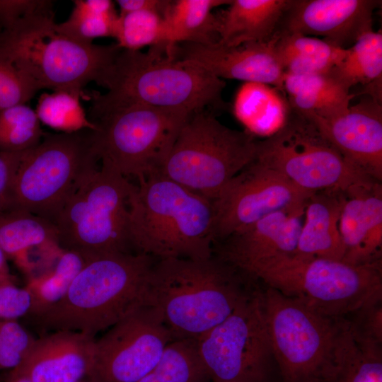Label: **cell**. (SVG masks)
Segmentation results:
<instances>
[{
    "label": "cell",
    "instance_id": "1",
    "mask_svg": "<svg viewBox=\"0 0 382 382\" xmlns=\"http://www.w3.org/2000/svg\"><path fill=\"white\" fill-rule=\"evenodd\" d=\"M245 276L214 255L202 260L157 259L145 303L158 311L173 340H196L228 318L253 291Z\"/></svg>",
    "mask_w": 382,
    "mask_h": 382
},
{
    "label": "cell",
    "instance_id": "2",
    "mask_svg": "<svg viewBox=\"0 0 382 382\" xmlns=\"http://www.w3.org/2000/svg\"><path fill=\"white\" fill-rule=\"evenodd\" d=\"M226 84L192 61L175 56L166 45L146 52L121 49L104 81L105 93L93 92L91 106L141 105L195 112L226 106Z\"/></svg>",
    "mask_w": 382,
    "mask_h": 382
},
{
    "label": "cell",
    "instance_id": "3",
    "mask_svg": "<svg viewBox=\"0 0 382 382\" xmlns=\"http://www.w3.org/2000/svg\"><path fill=\"white\" fill-rule=\"evenodd\" d=\"M52 4L41 1L0 33V55L28 76L39 90L66 91L85 97L94 81L103 86L119 52L117 43L85 44L62 33Z\"/></svg>",
    "mask_w": 382,
    "mask_h": 382
},
{
    "label": "cell",
    "instance_id": "4",
    "mask_svg": "<svg viewBox=\"0 0 382 382\" xmlns=\"http://www.w3.org/2000/svg\"><path fill=\"white\" fill-rule=\"evenodd\" d=\"M133 184L129 197L131 243L156 259H207L213 255L212 201L160 173Z\"/></svg>",
    "mask_w": 382,
    "mask_h": 382
},
{
    "label": "cell",
    "instance_id": "5",
    "mask_svg": "<svg viewBox=\"0 0 382 382\" xmlns=\"http://www.w3.org/2000/svg\"><path fill=\"white\" fill-rule=\"evenodd\" d=\"M262 294L272 357L284 382H337L357 346L355 325L267 287Z\"/></svg>",
    "mask_w": 382,
    "mask_h": 382
},
{
    "label": "cell",
    "instance_id": "6",
    "mask_svg": "<svg viewBox=\"0 0 382 382\" xmlns=\"http://www.w3.org/2000/svg\"><path fill=\"white\" fill-rule=\"evenodd\" d=\"M156 260L142 253L89 260L59 302L40 315L28 317L30 324L42 335L71 330L95 337L145 303Z\"/></svg>",
    "mask_w": 382,
    "mask_h": 382
},
{
    "label": "cell",
    "instance_id": "7",
    "mask_svg": "<svg viewBox=\"0 0 382 382\" xmlns=\"http://www.w3.org/2000/svg\"><path fill=\"white\" fill-rule=\"evenodd\" d=\"M248 276L332 317L345 318L369 308L382 295L381 260L351 264L292 254L263 262Z\"/></svg>",
    "mask_w": 382,
    "mask_h": 382
},
{
    "label": "cell",
    "instance_id": "8",
    "mask_svg": "<svg viewBox=\"0 0 382 382\" xmlns=\"http://www.w3.org/2000/svg\"><path fill=\"white\" fill-rule=\"evenodd\" d=\"M133 184L101 162L54 218L59 246L87 262L103 255L137 253L130 238L129 197Z\"/></svg>",
    "mask_w": 382,
    "mask_h": 382
},
{
    "label": "cell",
    "instance_id": "9",
    "mask_svg": "<svg viewBox=\"0 0 382 382\" xmlns=\"http://www.w3.org/2000/svg\"><path fill=\"white\" fill-rule=\"evenodd\" d=\"M259 140L220 122L207 110L180 128L160 173L210 200L257 156Z\"/></svg>",
    "mask_w": 382,
    "mask_h": 382
},
{
    "label": "cell",
    "instance_id": "10",
    "mask_svg": "<svg viewBox=\"0 0 382 382\" xmlns=\"http://www.w3.org/2000/svg\"><path fill=\"white\" fill-rule=\"evenodd\" d=\"M141 105L90 106L93 146L100 162L137 180L159 173L191 114Z\"/></svg>",
    "mask_w": 382,
    "mask_h": 382
},
{
    "label": "cell",
    "instance_id": "11",
    "mask_svg": "<svg viewBox=\"0 0 382 382\" xmlns=\"http://www.w3.org/2000/svg\"><path fill=\"white\" fill-rule=\"evenodd\" d=\"M93 132H45L40 142L23 154L12 180L9 209L52 222L84 178L98 168Z\"/></svg>",
    "mask_w": 382,
    "mask_h": 382
},
{
    "label": "cell",
    "instance_id": "12",
    "mask_svg": "<svg viewBox=\"0 0 382 382\" xmlns=\"http://www.w3.org/2000/svg\"><path fill=\"white\" fill-rule=\"evenodd\" d=\"M256 159L312 193H347L379 183L347 160L312 120L292 108L279 131L259 141Z\"/></svg>",
    "mask_w": 382,
    "mask_h": 382
},
{
    "label": "cell",
    "instance_id": "13",
    "mask_svg": "<svg viewBox=\"0 0 382 382\" xmlns=\"http://www.w3.org/2000/svg\"><path fill=\"white\" fill-rule=\"evenodd\" d=\"M195 341L211 382H267L273 357L261 291L253 290L228 318Z\"/></svg>",
    "mask_w": 382,
    "mask_h": 382
},
{
    "label": "cell",
    "instance_id": "14",
    "mask_svg": "<svg viewBox=\"0 0 382 382\" xmlns=\"http://www.w3.org/2000/svg\"><path fill=\"white\" fill-rule=\"evenodd\" d=\"M173 340L158 311L144 303L96 339L88 381L137 382Z\"/></svg>",
    "mask_w": 382,
    "mask_h": 382
},
{
    "label": "cell",
    "instance_id": "15",
    "mask_svg": "<svg viewBox=\"0 0 382 382\" xmlns=\"http://www.w3.org/2000/svg\"><path fill=\"white\" fill-rule=\"evenodd\" d=\"M314 193L304 191L255 159L212 201L214 243L276 212L304 209Z\"/></svg>",
    "mask_w": 382,
    "mask_h": 382
},
{
    "label": "cell",
    "instance_id": "16",
    "mask_svg": "<svg viewBox=\"0 0 382 382\" xmlns=\"http://www.w3.org/2000/svg\"><path fill=\"white\" fill-rule=\"evenodd\" d=\"M376 0H289L277 31L323 37L342 48L373 30Z\"/></svg>",
    "mask_w": 382,
    "mask_h": 382
},
{
    "label": "cell",
    "instance_id": "17",
    "mask_svg": "<svg viewBox=\"0 0 382 382\" xmlns=\"http://www.w3.org/2000/svg\"><path fill=\"white\" fill-rule=\"evenodd\" d=\"M302 115L314 122L347 160L373 180L381 181V100L367 94L345 112L329 119Z\"/></svg>",
    "mask_w": 382,
    "mask_h": 382
},
{
    "label": "cell",
    "instance_id": "18",
    "mask_svg": "<svg viewBox=\"0 0 382 382\" xmlns=\"http://www.w3.org/2000/svg\"><path fill=\"white\" fill-rule=\"evenodd\" d=\"M304 209L272 213L215 243L213 255L246 275L257 265L295 252Z\"/></svg>",
    "mask_w": 382,
    "mask_h": 382
},
{
    "label": "cell",
    "instance_id": "19",
    "mask_svg": "<svg viewBox=\"0 0 382 382\" xmlns=\"http://www.w3.org/2000/svg\"><path fill=\"white\" fill-rule=\"evenodd\" d=\"M277 33L267 42L228 47L218 43L176 45L178 58L197 63L216 77L265 83L283 92L284 72L275 51Z\"/></svg>",
    "mask_w": 382,
    "mask_h": 382
},
{
    "label": "cell",
    "instance_id": "20",
    "mask_svg": "<svg viewBox=\"0 0 382 382\" xmlns=\"http://www.w3.org/2000/svg\"><path fill=\"white\" fill-rule=\"evenodd\" d=\"M95 341L93 336L71 330L41 335L14 369L32 382H79L91 369Z\"/></svg>",
    "mask_w": 382,
    "mask_h": 382
},
{
    "label": "cell",
    "instance_id": "21",
    "mask_svg": "<svg viewBox=\"0 0 382 382\" xmlns=\"http://www.w3.org/2000/svg\"><path fill=\"white\" fill-rule=\"evenodd\" d=\"M346 195L339 224L345 248L343 261L364 264L381 260V183L356 187Z\"/></svg>",
    "mask_w": 382,
    "mask_h": 382
},
{
    "label": "cell",
    "instance_id": "22",
    "mask_svg": "<svg viewBox=\"0 0 382 382\" xmlns=\"http://www.w3.org/2000/svg\"><path fill=\"white\" fill-rule=\"evenodd\" d=\"M346 195L338 190H323L310 197L294 255L344 260L345 248L339 224Z\"/></svg>",
    "mask_w": 382,
    "mask_h": 382
},
{
    "label": "cell",
    "instance_id": "23",
    "mask_svg": "<svg viewBox=\"0 0 382 382\" xmlns=\"http://www.w3.org/2000/svg\"><path fill=\"white\" fill-rule=\"evenodd\" d=\"M289 0H231L218 18V42L228 47L270 40Z\"/></svg>",
    "mask_w": 382,
    "mask_h": 382
},
{
    "label": "cell",
    "instance_id": "24",
    "mask_svg": "<svg viewBox=\"0 0 382 382\" xmlns=\"http://www.w3.org/2000/svg\"><path fill=\"white\" fill-rule=\"evenodd\" d=\"M283 92L291 108L302 114L329 119L347 110L355 96L328 74H285Z\"/></svg>",
    "mask_w": 382,
    "mask_h": 382
},
{
    "label": "cell",
    "instance_id": "25",
    "mask_svg": "<svg viewBox=\"0 0 382 382\" xmlns=\"http://www.w3.org/2000/svg\"><path fill=\"white\" fill-rule=\"evenodd\" d=\"M282 93L265 83L243 82L235 95L233 115L248 132L268 137L285 125L291 111Z\"/></svg>",
    "mask_w": 382,
    "mask_h": 382
},
{
    "label": "cell",
    "instance_id": "26",
    "mask_svg": "<svg viewBox=\"0 0 382 382\" xmlns=\"http://www.w3.org/2000/svg\"><path fill=\"white\" fill-rule=\"evenodd\" d=\"M59 245L54 224L21 209L0 213V247L19 268L35 250Z\"/></svg>",
    "mask_w": 382,
    "mask_h": 382
},
{
    "label": "cell",
    "instance_id": "27",
    "mask_svg": "<svg viewBox=\"0 0 382 382\" xmlns=\"http://www.w3.org/2000/svg\"><path fill=\"white\" fill-rule=\"evenodd\" d=\"M275 51L285 74H328L343 59L347 48L317 37L277 31Z\"/></svg>",
    "mask_w": 382,
    "mask_h": 382
},
{
    "label": "cell",
    "instance_id": "28",
    "mask_svg": "<svg viewBox=\"0 0 382 382\" xmlns=\"http://www.w3.org/2000/svg\"><path fill=\"white\" fill-rule=\"evenodd\" d=\"M328 74L349 91L357 84L366 85L370 86L366 94L381 98V32L373 30L361 35Z\"/></svg>",
    "mask_w": 382,
    "mask_h": 382
},
{
    "label": "cell",
    "instance_id": "29",
    "mask_svg": "<svg viewBox=\"0 0 382 382\" xmlns=\"http://www.w3.org/2000/svg\"><path fill=\"white\" fill-rule=\"evenodd\" d=\"M230 0H177L165 14L172 45H212L218 42V18L214 8Z\"/></svg>",
    "mask_w": 382,
    "mask_h": 382
},
{
    "label": "cell",
    "instance_id": "30",
    "mask_svg": "<svg viewBox=\"0 0 382 382\" xmlns=\"http://www.w3.org/2000/svg\"><path fill=\"white\" fill-rule=\"evenodd\" d=\"M86 262L79 253L62 249L54 265L28 278L25 287L31 295L32 303L26 317L40 315L59 302Z\"/></svg>",
    "mask_w": 382,
    "mask_h": 382
},
{
    "label": "cell",
    "instance_id": "31",
    "mask_svg": "<svg viewBox=\"0 0 382 382\" xmlns=\"http://www.w3.org/2000/svg\"><path fill=\"white\" fill-rule=\"evenodd\" d=\"M69 18L57 23L66 36L85 44L98 37H115L119 18L115 4L110 0H74Z\"/></svg>",
    "mask_w": 382,
    "mask_h": 382
},
{
    "label": "cell",
    "instance_id": "32",
    "mask_svg": "<svg viewBox=\"0 0 382 382\" xmlns=\"http://www.w3.org/2000/svg\"><path fill=\"white\" fill-rule=\"evenodd\" d=\"M137 382H211L195 340H175L166 347L158 364Z\"/></svg>",
    "mask_w": 382,
    "mask_h": 382
},
{
    "label": "cell",
    "instance_id": "33",
    "mask_svg": "<svg viewBox=\"0 0 382 382\" xmlns=\"http://www.w3.org/2000/svg\"><path fill=\"white\" fill-rule=\"evenodd\" d=\"M115 38L120 48L132 51L146 46H175L170 42L165 13L153 10L119 13Z\"/></svg>",
    "mask_w": 382,
    "mask_h": 382
},
{
    "label": "cell",
    "instance_id": "34",
    "mask_svg": "<svg viewBox=\"0 0 382 382\" xmlns=\"http://www.w3.org/2000/svg\"><path fill=\"white\" fill-rule=\"evenodd\" d=\"M76 93L56 91L44 93L37 100L35 112L40 122L64 133L97 129L86 115Z\"/></svg>",
    "mask_w": 382,
    "mask_h": 382
},
{
    "label": "cell",
    "instance_id": "35",
    "mask_svg": "<svg viewBox=\"0 0 382 382\" xmlns=\"http://www.w3.org/2000/svg\"><path fill=\"white\" fill-rule=\"evenodd\" d=\"M45 132L34 110L19 104L0 110V151L16 153L37 146Z\"/></svg>",
    "mask_w": 382,
    "mask_h": 382
},
{
    "label": "cell",
    "instance_id": "36",
    "mask_svg": "<svg viewBox=\"0 0 382 382\" xmlns=\"http://www.w3.org/2000/svg\"><path fill=\"white\" fill-rule=\"evenodd\" d=\"M356 348L337 382H382V357L379 342L357 329Z\"/></svg>",
    "mask_w": 382,
    "mask_h": 382
},
{
    "label": "cell",
    "instance_id": "37",
    "mask_svg": "<svg viewBox=\"0 0 382 382\" xmlns=\"http://www.w3.org/2000/svg\"><path fill=\"white\" fill-rule=\"evenodd\" d=\"M36 338L18 320L0 322V370L19 366Z\"/></svg>",
    "mask_w": 382,
    "mask_h": 382
},
{
    "label": "cell",
    "instance_id": "38",
    "mask_svg": "<svg viewBox=\"0 0 382 382\" xmlns=\"http://www.w3.org/2000/svg\"><path fill=\"white\" fill-rule=\"evenodd\" d=\"M38 91L28 76L0 55V110L26 104Z\"/></svg>",
    "mask_w": 382,
    "mask_h": 382
},
{
    "label": "cell",
    "instance_id": "39",
    "mask_svg": "<svg viewBox=\"0 0 382 382\" xmlns=\"http://www.w3.org/2000/svg\"><path fill=\"white\" fill-rule=\"evenodd\" d=\"M31 303V295L25 286L18 287L14 280L0 284V322L26 317Z\"/></svg>",
    "mask_w": 382,
    "mask_h": 382
},
{
    "label": "cell",
    "instance_id": "40",
    "mask_svg": "<svg viewBox=\"0 0 382 382\" xmlns=\"http://www.w3.org/2000/svg\"><path fill=\"white\" fill-rule=\"evenodd\" d=\"M25 151L16 153L0 151V213L10 209L12 180Z\"/></svg>",
    "mask_w": 382,
    "mask_h": 382
},
{
    "label": "cell",
    "instance_id": "41",
    "mask_svg": "<svg viewBox=\"0 0 382 382\" xmlns=\"http://www.w3.org/2000/svg\"><path fill=\"white\" fill-rule=\"evenodd\" d=\"M40 2V0H0V33L36 8Z\"/></svg>",
    "mask_w": 382,
    "mask_h": 382
},
{
    "label": "cell",
    "instance_id": "42",
    "mask_svg": "<svg viewBox=\"0 0 382 382\" xmlns=\"http://www.w3.org/2000/svg\"><path fill=\"white\" fill-rule=\"evenodd\" d=\"M116 3L119 6L120 14L137 10H153L163 13H166L169 9L172 1L168 0H117Z\"/></svg>",
    "mask_w": 382,
    "mask_h": 382
},
{
    "label": "cell",
    "instance_id": "43",
    "mask_svg": "<svg viewBox=\"0 0 382 382\" xmlns=\"http://www.w3.org/2000/svg\"><path fill=\"white\" fill-rule=\"evenodd\" d=\"M5 382H32L26 376L16 369L11 370Z\"/></svg>",
    "mask_w": 382,
    "mask_h": 382
},
{
    "label": "cell",
    "instance_id": "44",
    "mask_svg": "<svg viewBox=\"0 0 382 382\" xmlns=\"http://www.w3.org/2000/svg\"><path fill=\"white\" fill-rule=\"evenodd\" d=\"M8 257L0 247V273L11 274L8 265Z\"/></svg>",
    "mask_w": 382,
    "mask_h": 382
},
{
    "label": "cell",
    "instance_id": "45",
    "mask_svg": "<svg viewBox=\"0 0 382 382\" xmlns=\"http://www.w3.org/2000/svg\"><path fill=\"white\" fill-rule=\"evenodd\" d=\"M11 280H14L11 274H4L0 273V284Z\"/></svg>",
    "mask_w": 382,
    "mask_h": 382
},
{
    "label": "cell",
    "instance_id": "46",
    "mask_svg": "<svg viewBox=\"0 0 382 382\" xmlns=\"http://www.w3.org/2000/svg\"><path fill=\"white\" fill-rule=\"evenodd\" d=\"M79 382H84V381H79ZM88 382H90V381H88Z\"/></svg>",
    "mask_w": 382,
    "mask_h": 382
}]
</instances>
